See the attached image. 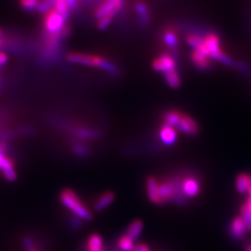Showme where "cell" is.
Instances as JSON below:
<instances>
[{
	"mask_svg": "<svg viewBox=\"0 0 251 251\" xmlns=\"http://www.w3.org/2000/svg\"><path fill=\"white\" fill-rule=\"evenodd\" d=\"M66 2L71 9H75L77 6V0H66Z\"/></svg>",
	"mask_w": 251,
	"mask_h": 251,
	"instance_id": "34",
	"label": "cell"
},
{
	"mask_svg": "<svg viewBox=\"0 0 251 251\" xmlns=\"http://www.w3.org/2000/svg\"><path fill=\"white\" fill-rule=\"evenodd\" d=\"M245 251H251V243L248 244L245 248Z\"/></svg>",
	"mask_w": 251,
	"mask_h": 251,
	"instance_id": "37",
	"label": "cell"
},
{
	"mask_svg": "<svg viewBox=\"0 0 251 251\" xmlns=\"http://www.w3.org/2000/svg\"><path fill=\"white\" fill-rule=\"evenodd\" d=\"M115 198H116V197H115V195L112 192L104 193L96 201V203H95V209L97 211H100V210L104 209L105 207L110 206L114 202Z\"/></svg>",
	"mask_w": 251,
	"mask_h": 251,
	"instance_id": "16",
	"label": "cell"
},
{
	"mask_svg": "<svg viewBox=\"0 0 251 251\" xmlns=\"http://www.w3.org/2000/svg\"><path fill=\"white\" fill-rule=\"evenodd\" d=\"M118 12H119V10L117 9V7L114 5V3L111 0H105L97 7V9L95 10V13H94V16L97 20H99V19L106 16L108 14H111V13L117 14Z\"/></svg>",
	"mask_w": 251,
	"mask_h": 251,
	"instance_id": "12",
	"label": "cell"
},
{
	"mask_svg": "<svg viewBox=\"0 0 251 251\" xmlns=\"http://www.w3.org/2000/svg\"><path fill=\"white\" fill-rule=\"evenodd\" d=\"M88 247L90 251H99L102 249V239L99 234H92L89 238Z\"/></svg>",
	"mask_w": 251,
	"mask_h": 251,
	"instance_id": "23",
	"label": "cell"
},
{
	"mask_svg": "<svg viewBox=\"0 0 251 251\" xmlns=\"http://www.w3.org/2000/svg\"><path fill=\"white\" fill-rule=\"evenodd\" d=\"M7 62H8V55L3 51H0V66L4 65Z\"/></svg>",
	"mask_w": 251,
	"mask_h": 251,
	"instance_id": "31",
	"label": "cell"
},
{
	"mask_svg": "<svg viewBox=\"0 0 251 251\" xmlns=\"http://www.w3.org/2000/svg\"><path fill=\"white\" fill-rule=\"evenodd\" d=\"M53 9L67 21L70 16V7L66 0H54Z\"/></svg>",
	"mask_w": 251,
	"mask_h": 251,
	"instance_id": "19",
	"label": "cell"
},
{
	"mask_svg": "<svg viewBox=\"0 0 251 251\" xmlns=\"http://www.w3.org/2000/svg\"><path fill=\"white\" fill-rule=\"evenodd\" d=\"M181 113L177 110H172L169 111L166 115H165V124L167 125L172 126H176L178 122H179V118L181 117Z\"/></svg>",
	"mask_w": 251,
	"mask_h": 251,
	"instance_id": "22",
	"label": "cell"
},
{
	"mask_svg": "<svg viewBox=\"0 0 251 251\" xmlns=\"http://www.w3.org/2000/svg\"><path fill=\"white\" fill-rule=\"evenodd\" d=\"M134 9L138 17L140 19L141 25L144 26L147 25L150 21V10H149L147 4L142 0H139L136 2Z\"/></svg>",
	"mask_w": 251,
	"mask_h": 251,
	"instance_id": "13",
	"label": "cell"
},
{
	"mask_svg": "<svg viewBox=\"0 0 251 251\" xmlns=\"http://www.w3.org/2000/svg\"><path fill=\"white\" fill-rule=\"evenodd\" d=\"M146 188L148 198L154 204H161V199L159 197V183L157 179L150 177L146 181Z\"/></svg>",
	"mask_w": 251,
	"mask_h": 251,
	"instance_id": "10",
	"label": "cell"
},
{
	"mask_svg": "<svg viewBox=\"0 0 251 251\" xmlns=\"http://www.w3.org/2000/svg\"><path fill=\"white\" fill-rule=\"evenodd\" d=\"M177 193H178V187L176 182L167 180L159 183V197L161 199V204L168 202L172 198H176Z\"/></svg>",
	"mask_w": 251,
	"mask_h": 251,
	"instance_id": "6",
	"label": "cell"
},
{
	"mask_svg": "<svg viewBox=\"0 0 251 251\" xmlns=\"http://www.w3.org/2000/svg\"><path fill=\"white\" fill-rule=\"evenodd\" d=\"M66 20L59 14L53 8L49 9L44 13L43 25L45 28L46 34H57L60 33L65 26Z\"/></svg>",
	"mask_w": 251,
	"mask_h": 251,
	"instance_id": "4",
	"label": "cell"
},
{
	"mask_svg": "<svg viewBox=\"0 0 251 251\" xmlns=\"http://www.w3.org/2000/svg\"><path fill=\"white\" fill-rule=\"evenodd\" d=\"M36 251V250H35V249H33V250H31V251Z\"/></svg>",
	"mask_w": 251,
	"mask_h": 251,
	"instance_id": "38",
	"label": "cell"
},
{
	"mask_svg": "<svg viewBox=\"0 0 251 251\" xmlns=\"http://www.w3.org/2000/svg\"><path fill=\"white\" fill-rule=\"evenodd\" d=\"M5 43H6V39L4 36V32L0 29V49L5 46Z\"/></svg>",
	"mask_w": 251,
	"mask_h": 251,
	"instance_id": "33",
	"label": "cell"
},
{
	"mask_svg": "<svg viewBox=\"0 0 251 251\" xmlns=\"http://www.w3.org/2000/svg\"><path fill=\"white\" fill-rule=\"evenodd\" d=\"M160 138L165 144H172L177 138V131L172 126L164 124L160 129Z\"/></svg>",
	"mask_w": 251,
	"mask_h": 251,
	"instance_id": "15",
	"label": "cell"
},
{
	"mask_svg": "<svg viewBox=\"0 0 251 251\" xmlns=\"http://www.w3.org/2000/svg\"><path fill=\"white\" fill-rule=\"evenodd\" d=\"M246 206L250 212V214L251 215V198H249L247 199V202H246Z\"/></svg>",
	"mask_w": 251,
	"mask_h": 251,
	"instance_id": "35",
	"label": "cell"
},
{
	"mask_svg": "<svg viewBox=\"0 0 251 251\" xmlns=\"http://www.w3.org/2000/svg\"><path fill=\"white\" fill-rule=\"evenodd\" d=\"M24 244H25V248H26L27 251H31V250H33L34 249V245H33V242L29 239V238H25V240H24Z\"/></svg>",
	"mask_w": 251,
	"mask_h": 251,
	"instance_id": "32",
	"label": "cell"
},
{
	"mask_svg": "<svg viewBox=\"0 0 251 251\" xmlns=\"http://www.w3.org/2000/svg\"><path fill=\"white\" fill-rule=\"evenodd\" d=\"M116 15H117V14H115V13H111V14H108V15L102 17V18L97 20V21H98V22H97V26H98L100 30H104V29H106V28L111 25V23L113 22V20L115 19Z\"/></svg>",
	"mask_w": 251,
	"mask_h": 251,
	"instance_id": "26",
	"label": "cell"
},
{
	"mask_svg": "<svg viewBox=\"0 0 251 251\" xmlns=\"http://www.w3.org/2000/svg\"><path fill=\"white\" fill-rule=\"evenodd\" d=\"M186 42L191 48L196 50L203 44L204 37L197 35V34H189L186 36Z\"/></svg>",
	"mask_w": 251,
	"mask_h": 251,
	"instance_id": "25",
	"label": "cell"
},
{
	"mask_svg": "<svg viewBox=\"0 0 251 251\" xmlns=\"http://www.w3.org/2000/svg\"><path fill=\"white\" fill-rule=\"evenodd\" d=\"M6 152H7V145L2 142H0V167L7 156Z\"/></svg>",
	"mask_w": 251,
	"mask_h": 251,
	"instance_id": "29",
	"label": "cell"
},
{
	"mask_svg": "<svg viewBox=\"0 0 251 251\" xmlns=\"http://www.w3.org/2000/svg\"><path fill=\"white\" fill-rule=\"evenodd\" d=\"M0 171H2L4 177L9 181H13L16 179L17 174L14 169V162L9 156H6V158L4 159L0 167Z\"/></svg>",
	"mask_w": 251,
	"mask_h": 251,
	"instance_id": "14",
	"label": "cell"
},
{
	"mask_svg": "<svg viewBox=\"0 0 251 251\" xmlns=\"http://www.w3.org/2000/svg\"><path fill=\"white\" fill-rule=\"evenodd\" d=\"M191 60L199 70H207L212 65L211 59L198 50H194L191 54Z\"/></svg>",
	"mask_w": 251,
	"mask_h": 251,
	"instance_id": "9",
	"label": "cell"
},
{
	"mask_svg": "<svg viewBox=\"0 0 251 251\" xmlns=\"http://www.w3.org/2000/svg\"><path fill=\"white\" fill-rule=\"evenodd\" d=\"M182 192L185 197L194 198L197 197L200 191V183L195 178H187L182 181Z\"/></svg>",
	"mask_w": 251,
	"mask_h": 251,
	"instance_id": "11",
	"label": "cell"
},
{
	"mask_svg": "<svg viewBox=\"0 0 251 251\" xmlns=\"http://www.w3.org/2000/svg\"><path fill=\"white\" fill-rule=\"evenodd\" d=\"M152 68L157 72L166 73L176 69V62L171 54L163 53L152 63Z\"/></svg>",
	"mask_w": 251,
	"mask_h": 251,
	"instance_id": "5",
	"label": "cell"
},
{
	"mask_svg": "<svg viewBox=\"0 0 251 251\" xmlns=\"http://www.w3.org/2000/svg\"><path fill=\"white\" fill-rule=\"evenodd\" d=\"M176 126L180 131L189 135H197L199 130L197 122L192 117L183 114L181 115Z\"/></svg>",
	"mask_w": 251,
	"mask_h": 251,
	"instance_id": "7",
	"label": "cell"
},
{
	"mask_svg": "<svg viewBox=\"0 0 251 251\" xmlns=\"http://www.w3.org/2000/svg\"><path fill=\"white\" fill-rule=\"evenodd\" d=\"M240 212H241V217L246 224V227H247V230L249 232H251V215L247 208L246 205H243L240 207Z\"/></svg>",
	"mask_w": 251,
	"mask_h": 251,
	"instance_id": "28",
	"label": "cell"
},
{
	"mask_svg": "<svg viewBox=\"0 0 251 251\" xmlns=\"http://www.w3.org/2000/svg\"><path fill=\"white\" fill-rule=\"evenodd\" d=\"M246 224L241 216H237L233 219L230 225V234L234 239L240 240L244 237L247 232Z\"/></svg>",
	"mask_w": 251,
	"mask_h": 251,
	"instance_id": "8",
	"label": "cell"
},
{
	"mask_svg": "<svg viewBox=\"0 0 251 251\" xmlns=\"http://www.w3.org/2000/svg\"><path fill=\"white\" fill-rule=\"evenodd\" d=\"M163 39L166 43V45L172 50L176 49L178 46V35L177 33L171 29V28H167L164 33H163Z\"/></svg>",
	"mask_w": 251,
	"mask_h": 251,
	"instance_id": "17",
	"label": "cell"
},
{
	"mask_svg": "<svg viewBox=\"0 0 251 251\" xmlns=\"http://www.w3.org/2000/svg\"><path fill=\"white\" fill-rule=\"evenodd\" d=\"M164 75H165V79L169 84V86H171L173 89L179 88L180 85V77H179V73L176 69L164 73Z\"/></svg>",
	"mask_w": 251,
	"mask_h": 251,
	"instance_id": "20",
	"label": "cell"
},
{
	"mask_svg": "<svg viewBox=\"0 0 251 251\" xmlns=\"http://www.w3.org/2000/svg\"><path fill=\"white\" fill-rule=\"evenodd\" d=\"M39 2H40L39 0H20V4L22 8L28 11L37 9Z\"/></svg>",
	"mask_w": 251,
	"mask_h": 251,
	"instance_id": "27",
	"label": "cell"
},
{
	"mask_svg": "<svg viewBox=\"0 0 251 251\" xmlns=\"http://www.w3.org/2000/svg\"><path fill=\"white\" fill-rule=\"evenodd\" d=\"M118 247L122 251H131L135 247L134 240L125 234L119 238Z\"/></svg>",
	"mask_w": 251,
	"mask_h": 251,
	"instance_id": "24",
	"label": "cell"
},
{
	"mask_svg": "<svg viewBox=\"0 0 251 251\" xmlns=\"http://www.w3.org/2000/svg\"><path fill=\"white\" fill-rule=\"evenodd\" d=\"M204 43L206 45L210 59H214L227 65H232L231 58L222 50L220 37L214 33H208L204 36Z\"/></svg>",
	"mask_w": 251,
	"mask_h": 251,
	"instance_id": "3",
	"label": "cell"
},
{
	"mask_svg": "<svg viewBox=\"0 0 251 251\" xmlns=\"http://www.w3.org/2000/svg\"><path fill=\"white\" fill-rule=\"evenodd\" d=\"M113 3H114V5L117 7V9L120 11L121 9H123V7H124V1L125 0H111Z\"/></svg>",
	"mask_w": 251,
	"mask_h": 251,
	"instance_id": "30",
	"label": "cell"
},
{
	"mask_svg": "<svg viewBox=\"0 0 251 251\" xmlns=\"http://www.w3.org/2000/svg\"><path fill=\"white\" fill-rule=\"evenodd\" d=\"M143 228H144V225H143L142 221L136 220L134 222H132V223L130 224V225L128 226L126 234L127 236H129L131 239L136 240V239H138L139 236L141 235L142 231H143Z\"/></svg>",
	"mask_w": 251,
	"mask_h": 251,
	"instance_id": "18",
	"label": "cell"
},
{
	"mask_svg": "<svg viewBox=\"0 0 251 251\" xmlns=\"http://www.w3.org/2000/svg\"><path fill=\"white\" fill-rule=\"evenodd\" d=\"M102 251V250H101V251Z\"/></svg>",
	"mask_w": 251,
	"mask_h": 251,
	"instance_id": "39",
	"label": "cell"
},
{
	"mask_svg": "<svg viewBox=\"0 0 251 251\" xmlns=\"http://www.w3.org/2000/svg\"><path fill=\"white\" fill-rule=\"evenodd\" d=\"M251 176L248 174H241L236 179V189L239 193H245L247 192L250 181H251Z\"/></svg>",
	"mask_w": 251,
	"mask_h": 251,
	"instance_id": "21",
	"label": "cell"
},
{
	"mask_svg": "<svg viewBox=\"0 0 251 251\" xmlns=\"http://www.w3.org/2000/svg\"><path fill=\"white\" fill-rule=\"evenodd\" d=\"M66 59L71 63L83 64L90 67L101 68L112 74L117 73V66L114 63L97 55L81 53V52H70L66 55Z\"/></svg>",
	"mask_w": 251,
	"mask_h": 251,
	"instance_id": "1",
	"label": "cell"
},
{
	"mask_svg": "<svg viewBox=\"0 0 251 251\" xmlns=\"http://www.w3.org/2000/svg\"><path fill=\"white\" fill-rule=\"evenodd\" d=\"M247 192L249 193V195H250V198H251V181H250V184H249V187H248V190H247Z\"/></svg>",
	"mask_w": 251,
	"mask_h": 251,
	"instance_id": "36",
	"label": "cell"
},
{
	"mask_svg": "<svg viewBox=\"0 0 251 251\" xmlns=\"http://www.w3.org/2000/svg\"><path fill=\"white\" fill-rule=\"evenodd\" d=\"M60 200L63 206L70 209L78 218L84 221H90L92 219L91 212L82 203L77 195L73 190L64 189L60 196Z\"/></svg>",
	"mask_w": 251,
	"mask_h": 251,
	"instance_id": "2",
	"label": "cell"
}]
</instances>
